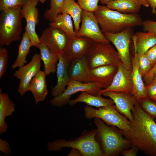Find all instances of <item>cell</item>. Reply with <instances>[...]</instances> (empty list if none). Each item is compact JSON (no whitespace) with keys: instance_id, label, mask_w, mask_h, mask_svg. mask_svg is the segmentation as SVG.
<instances>
[{"instance_id":"6da1fadb","label":"cell","mask_w":156,"mask_h":156,"mask_svg":"<svg viewBox=\"0 0 156 156\" xmlns=\"http://www.w3.org/2000/svg\"><path fill=\"white\" fill-rule=\"evenodd\" d=\"M133 121L131 130L123 135L147 155L156 156V122L140 107L138 101L132 111Z\"/></svg>"},{"instance_id":"7a4b0ae2","label":"cell","mask_w":156,"mask_h":156,"mask_svg":"<svg viewBox=\"0 0 156 156\" xmlns=\"http://www.w3.org/2000/svg\"><path fill=\"white\" fill-rule=\"evenodd\" d=\"M93 13L103 33H116L142 25L141 17L138 14L123 13L103 5H99Z\"/></svg>"},{"instance_id":"3957f363","label":"cell","mask_w":156,"mask_h":156,"mask_svg":"<svg viewBox=\"0 0 156 156\" xmlns=\"http://www.w3.org/2000/svg\"><path fill=\"white\" fill-rule=\"evenodd\" d=\"M94 122L97 128L96 139L104 156L118 155L132 146V142L125 139L116 127L106 125L98 118H94Z\"/></svg>"},{"instance_id":"277c9868","label":"cell","mask_w":156,"mask_h":156,"mask_svg":"<svg viewBox=\"0 0 156 156\" xmlns=\"http://www.w3.org/2000/svg\"><path fill=\"white\" fill-rule=\"evenodd\" d=\"M96 129L90 131L85 130L74 139L67 140L61 139L48 142L47 150L57 151H61L63 148L68 147L77 149L83 156H104L96 139Z\"/></svg>"},{"instance_id":"5b68a950","label":"cell","mask_w":156,"mask_h":156,"mask_svg":"<svg viewBox=\"0 0 156 156\" xmlns=\"http://www.w3.org/2000/svg\"><path fill=\"white\" fill-rule=\"evenodd\" d=\"M22 7L9 8L0 14V47L8 46L21 39L23 31Z\"/></svg>"},{"instance_id":"8992f818","label":"cell","mask_w":156,"mask_h":156,"mask_svg":"<svg viewBox=\"0 0 156 156\" xmlns=\"http://www.w3.org/2000/svg\"><path fill=\"white\" fill-rule=\"evenodd\" d=\"M86 56L89 69L105 65L118 66L122 64L116 49L109 42L92 41Z\"/></svg>"},{"instance_id":"52a82bcc","label":"cell","mask_w":156,"mask_h":156,"mask_svg":"<svg viewBox=\"0 0 156 156\" xmlns=\"http://www.w3.org/2000/svg\"><path fill=\"white\" fill-rule=\"evenodd\" d=\"M84 110L87 119L98 118L107 125L115 126L122 131L131 130V122L119 112L114 104L98 109L87 105L84 107Z\"/></svg>"},{"instance_id":"ba28073f","label":"cell","mask_w":156,"mask_h":156,"mask_svg":"<svg viewBox=\"0 0 156 156\" xmlns=\"http://www.w3.org/2000/svg\"><path fill=\"white\" fill-rule=\"evenodd\" d=\"M107 39L115 47L123 66L131 71L132 60L130 56V46L134 35L133 28L126 29L116 33H103Z\"/></svg>"},{"instance_id":"9c48e42d","label":"cell","mask_w":156,"mask_h":156,"mask_svg":"<svg viewBox=\"0 0 156 156\" xmlns=\"http://www.w3.org/2000/svg\"><path fill=\"white\" fill-rule=\"evenodd\" d=\"M65 90L57 96L50 100L53 106L62 107L68 103L71 96L79 92L85 91L94 95H99L102 89L100 84L96 83H84L76 81H69Z\"/></svg>"},{"instance_id":"30bf717a","label":"cell","mask_w":156,"mask_h":156,"mask_svg":"<svg viewBox=\"0 0 156 156\" xmlns=\"http://www.w3.org/2000/svg\"><path fill=\"white\" fill-rule=\"evenodd\" d=\"M41 60L40 54L36 53L29 63L19 67L13 74V76L20 81L17 91L21 96L28 91L31 80L40 70Z\"/></svg>"},{"instance_id":"8fae6325","label":"cell","mask_w":156,"mask_h":156,"mask_svg":"<svg viewBox=\"0 0 156 156\" xmlns=\"http://www.w3.org/2000/svg\"><path fill=\"white\" fill-rule=\"evenodd\" d=\"M39 38L40 43L46 45L54 55L58 56L65 53L68 36L61 30L49 26Z\"/></svg>"},{"instance_id":"7c38bea8","label":"cell","mask_w":156,"mask_h":156,"mask_svg":"<svg viewBox=\"0 0 156 156\" xmlns=\"http://www.w3.org/2000/svg\"><path fill=\"white\" fill-rule=\"evenodd\" d=\"M81 24L76 37H85L95 42L110 43L102 33L93 12L82 10Z\"/></svg>"},{"instance_id":"4fadbf2b","label":"cell","mask_w":156,"mask_h":156,"mask_svg":"<svg viewBox=\"0 0 156 156\" xmlns=\"http://www.w3.org/2000/svg\"><path fill=\"white\" fill-rule=\"evenodd\" d=\"M38 0H28L21 8V13L26 21L25 31L30 38L32 46L37 48L40 43L36 31V27L39 22L38 10L36 6Z\"/></svg>"},{"instance_id":"5bb4252c","label":"cell","mask_w":156,"mask_h":156,"mask_svg":"<svg viewBox=\"0 0 156 156\" xmlns=\"http://www.w3.org/2000/svg\"><path fill=\"white\" fill-rule=\"evenodd\" d=\"M102 95L111 99L115 103L118 111L126 116L131 122H133L132 111L137 101L131 94L108 91L103 93Z\"/></svg>"},{"instance_id":"9a60e30c","label":"cell","mask_w":156,"mask_h":156,"mask_svg":"<svg viewBox=\"0 0 156 156\" xmlns=\"http://www.w3.org/2000/svg\"><path fill=\"white\" fill-rule=\"evenodd\" d=\"M130 73L131 71L127 69L122 64H119L111 84L106 89H102L99 95L101 96L103 93L108 91L131 94L133 86Z\"/></svg>"},{"instance_id":"2e32d148","label":"cell","mask_w":156,"mask_h":156,"mask_svg":"<svg viewBox=\"0 0 156 156\" xmlns=\"http://www.w3.org/2000/svg\"><path fill=\"white\" fill-rule=\"evenodd\" d=\"M118 67L113 65H105L90 69L88 82L99 83L102 88L106 89L111 84Z\"/></svg>"},{"instance_id":"e0dca14e","label":"cell","mask_w":156,"mask_h":156,"mask_svg":"<svg viewBox=\"0 0 156 156\" xmlns=\"http://www.w3.org/2000/svg\"><path fill=\"white\" fill-rule=\"evenodd\" d=\"M68 36L64 53L69 62L75 59L86 56L92 41L85 37H72Z\"/></svg>"},{"instance_id":"ac0fdd59","label":"cell","mask_w":156,"mask_h":156,"mask_svg":"<svg viewBox=\"0 0 156 156\" xmlns=\"http://www.w3.org/2000/svg\"><path fill=\"white\" fill-rule=\"evenodd\" d=\"M58 56L56 70L57 81L56 85L52 88L51 94L53 97L62 93L69 81L68 73L69 62L65 53L60 54Z\"/></svg>"},{"instance_id":"d6986e66","label":"cell","mask_w":156,"mask_h":156,"mask_svg":"<svg viewBox=\"0 0 156 156\" xmlns=\"http://www.w3.org/2000/svg\"><path fill=\"white\" fill-rule=\"evenodd\" d=\"M89 69L86 56L72 60L69 62L68 68L69 81L76 80L88 82Z\"/></svg>"},{"instance_id":"ffe728a7","label":"cell","mask_w":156,"mask_h":156,"mask_svg":"<svg viewBox=\"0 0 156 156\" xmlns=\"http://www.w3.org/2000/svg\"><path fill=\"white\" fill-rule=\"evenodd\" d=\"M134 52V56L131 59L132 68L130 73L133 86L131 94L138 101L141 99L147 97L145 84L139 69L136 53Z\"/></svg>"},{"instance_id":"44dd1931","label":"cell","mask_w":156,"mask_h":156,"mask_svg":"<svg viewBox=\"0 0 156 156\" xmlns=\"http://www.w3.org/2000/svg\"><path fill=\"white\" fill-rule=\"evenodd\" d=\"M44 71L40 70L31 80L28 88L34 98L35 103L37 104L43 101L48 94L46 77Z\"/></svg>"},{"instance_id":"7402d4cb","label":"cell","mask_w":156,"mask_h":156,"mask_svg":"<svg viewBox=\"0 0 156 156\" xmlns=\"http://www.w3.org/2000/svg\"><path fill=\"white\" fill-rule=\"evenodd\" d=\"M134 50L138 53L145 54L156 44V36L149 32L138 31L132 37Z\"/></svg>"},{"instance_id":"603a6c76","label":"cell","mask_w":156,"mask_h":156,"mask_svg":"<svg viewBox=\"0 0 156 156\" xmlns=\"http://www.w3.org/2000/svg\"><path fill=\"white\" fill-rule=\"evenodd\" d=\"M80 102L84 103L87 105L98 108L114 104V101L111 99H105L102 97L101 96L94 95L85 91L81 92L77 98L70 99L68 103L70 105L73 106Z\"/></svg>"},{"instance_id":"cb8c5ba5","label":"cell","mask_w":156,"mask_h":156,"mask_svg":"<svg viewBox=\"0 0 156 156\" xmlns=\"http://www.w3.org/2000/svg\"><path fill=\"white\" fill-rule=\"evenodd\" d=\"M82 9L75 0H64L58 11L60 13H66L72 17L74 25V30L77 33L80 27Z\"/></svg>"},{"instance_id":"d4e9b609","label":"cell","mask_w":156,"mask_h":156,"mask_svg":"<svg viewBox=\"0 0 156 156\" xmlns=\"http://www.w3.org/2000/svg\"><path fill=\"white\" fill-rule=\"evenodd\" d=\"M15 104L10 99L8 94L0 93V134L5 133L8 126L5 121L6 117L12 115L15 110Z\"/></svg>"},{"instance_id":"484cf974","label":"cell","mask_w":156,"mask_h":156,"mask_svg":"<svg viewBox=\"0 0 156 156\" xmlns=\"http://www.w3.org/2000/svg\"><path fill=\"white\" fill-rule=\"evenodd\" d=\"M37 48L40 51L41 60L44 63V71L46 76L54 73L56 70L58 56L52 53L47 47L43 43H40Z\"/></svg>"},{"instance_id":"4316f807","label":"cell","mask_w":156,"mask_h":156,"mask_svg":"<svg viewBox=\"0 0 156 156\" xmlns=\"http://www.w3.org/2000/svg\"><path fill=\"white\" fill-rule=\"evenodd\" d=\"M106 5L110 9L124 14H137L142 6L137 0H112Z\"/></svg>"},{"instance_id":"83f0119b","label":"cell","mask_w":156,"mask_h":156,"mask_svg":"<svg viewBox=\"0 0 156 156\" xmlns=\"http://www.w3.org/2000/svg\"><path fill=\"white\" fill-rule=\"evenodd\" d=\"M32 44L29 36L25 31L18 45V53L17 57L11 66L12 68L14 69L24 66L27 62V56L29 53Z\"/></svg>"},{"instance_id":"f1b7e54d","label":"cell","mask_w":156,"mask_h":156,"mask_svg":"<svg viewBox=\"0 0 156 156\" xmlns=\"http://www.w3.org/2000/svg\"><path fill=\"white\" fill-rule=\"evenodd\" d=\"M71 16L66 13H60L54 20L49 23V26L58 28L70 37H76Z\"/></svg>"},{"instance_id":"f546056e","label":"cell","mask_w":156,"mask_h":156,"mask_svg":"<svg viewBox=\"0 0 156 156\" xmlns=\"http://www.w3.org/2000/svg\"><path fill=\"white\" fill-rule=\"evenodd\" d=\"M138 102L144 112L153 119H156V102L146 98L141 99Z\"/></svg>"},{"instance_id":"4dcf8cb0","label":"cell","mask_w":156,"mask_h":156,"mask_svg":"<svg viewBox=\"0 0 156 156\" xmlns=\"http://www.w3.org/2000/svg\"><path fill=\"white\" fill-rule=\"evenodd\" d=\"M49 9L44 14V18L50 23L53 22L58 14L59 10L64 0H50Z\"/></svg>"},{"instance_id":"1f68e13d","label":"cell","mask_w":156,"mask_h":156,"mask_svg":"<svg viewBox=\"0 0 156 156\" xmlns=\"http://www.w3.org/2000/svg\"><path fill=\"white\" fill-rule=\"evenodd\" d=\"M136 54L138 67L143 78L149 72L153 67L145 54L138 53L134 50Z\"/></svg>"},{"instance_id":"d6a6232c","label":"cell","mask_w":156,"mask_h":156,"mask_svg":"<svg viewBox=\"0 0 156 156\" xmlns=\"http://www.w3.org/2000/svg\"><path fill=\"white\" fill-rule=\"evenodd\" d=\"M28 0H0V11H3L9 8L16 7H22Z\"/></svg>"},{"instance_id":"836d02e7","label":"cell","mask_w":156,"mask_h":156,"mask_svg":"<svg viewBox=\"0 0 156 156\" xmlns=\"http://www.w3.org/2000/svg\"><path fill=\"white\" fill-rule=\"evenodd\" d=\"M8 52L5 47H0V78L6 72L8 63Z\"/></svg>"},{"instance_id":"e575fe53","label":"cell","mask_w":156,"mask_h":156,"mask_svg":"<svg viewBox=\"0 0 156 156\" xmlns=\"http://www.w3.org/2000/svg\"><path fill=\"white\" fill-rule=\"evenodd\" d=\"M83 10L94 12L98 8L99 0H75Z\"/></svg>"},{"instance_id":"d590c367","label":"cell","mask_w":156,"mask_h":156,"mask_svg":"<svg viewBox=\"0 0 156 156\" xmlns=\"http://www.w3.org/2000/svg\"><path fill=\"white\" fill-rule=\"evenodd\" d=\"M147 99L156 102V81L153 80L149 83L145 85Z\"/></svg>"},{"instance_id":"8d00e7d4","label":"cell","mask_w":156,"mask_h":156,"mask_svg":"<svg viewBox=\"0 0 156 156\" xmlns=\"http://www.w3.org/2000/svg\"><path fill=\"white\" fill-rule=\"evenodd\" d=\"M144 31L151 32L156 36V21L150 20L142 21V25Z\"/></svg>"},{"instance_id":"74e56055","label":"cell","mask_w":156,"mask_h":156,"mask_svg":"<svg viewBox=\"0 0 156 156\" xmlns=\"http://www.w3.org/2000/svg\"><path fill=\"white\" fill-rule=\"evenodd\" d=\"M145 54L153 66L156 63V44L151 48Z\"/></svg>"},{"instance_id":"f35d334b","label":"cell","mask_w":156,"mask_h":156,"mask_svg":"<svg viewBox=\"0 0 156 156\" xmlns=\"http://www.w3.org/2000/svg\"><path fill=\"white\" fill-rule=\"evenodd\" d=\"M0 151L1 153L8 155L11 153V150L9 143L6 140L0 138Z\"/></svg>"},{"instance_id":"ab89813d","label":"cell","mask_w":156,"mask_h":156,"mask_svg":"<svg viewBox=\"0 0 156 156\" xmlns=\"http://www.w3.org/2000/svg\"><path fill=\"white\" fill-rule=\"evenodd\" d=\"M139 150L137 146L133 144L131 148L123 150L120 154L124 156H136Z\"/></svg>"},{"instance_id":"60d3db41","label":"cell","mask_w":156,"mask_h":156,"mask_svg":"<svg viewBox=\"0 0 156 156\" xmlns=\"http://www.w3.org/2000/svg\"><path fill=\"white\" fill-rule=\"evenodd\" d=\"M156 73V63L153 66L149 72L143 78L144 82L146 85L149 83L153 80V75Z\"/></svg>"},{"instance_id":"b9f144b4","label":"cell","mask_w":156,"mask_h":156,"mask_svg":"<svg viewBox=\"0 0 156 156\" xmlns=\"http://www.w3.org/2000/svg\"><path fill=\"white\" fill-rule=\"evenodd\" d=\"M149 5L151 8L152 14L156 15V0H148Z\"/></svg>"},{"instance_id":"7bdbcfd3","label":"cell","mask_w":156,"mask_h":156,"mask_svg":"<svg viewBox=\"0 0 156 156\" xmlns=\"http://www.w3.org/2000/svg\"><path fill=\"white\" fill-rule=\"evenodd\" d=\"M68 156H83V155L81 152L79 150L75 148H71V149Z\"/></svg>"},{"instance_id":"ee69618b","label":"cell","mask_w":156,"mask_h":156,"mask_svg":"<svg viewBox=\"0 0 156 156\" xmlns=\"http://www.w3.org/2000/svg\"><path fill=\"white\" fill-rule=\"evenodd\" d=\"M142 5L145 7H148L149 6L148 0H137Z\"/></svg>"},{"instance_id":"f6af8a7d","label":"cell","mask_w":156,"mask_h":156,"mask_svg":"<svg viewBox=\"0 0 156 156\" xmlns=\"http://www.w3.org/2000/svg\"><path fill=\"white\" fill-rule=\"evenodd\" d=\"M112 0H99L100 3L103 5H106L109 1Z\"/></svg>"},{"instance_id":"bcb514c9","label":"cell","mask_w":156,"mask_h":156,"mask_svg":"<svg viewBox=\"0 0 156 156\" xmlns=\"http://www.w3.org/2000/svg\"><path fill=\"white\" fill-rule=\"evenodd\" d=\"M40 2L42 3H44V2L47 0H38Z\"/></svg>"},{"instance_id":"7dc6e473","label":"cell","mask_w":156,"mask_h":156,"mask_svg":"<svg viewBox=\"0 0 156 156\" xmlns=\"http://www.w3.org/2000/svg\"><path fill=\"white\" fill-rule=\"evenodd\" d=\"M153 80H154L156 81V73L153 75Z\"/></svg>"},{"instance_id":"c3c4849f","label":"cell","mask_w":156,"mask_h":156,"mask_svg":"<svg viewBox=\"0 0 156 156\" xmlns=\"http://www.w3.org/2000/svg\"><path fill=\"white\" fill-rule=\"evenodd\" d=\"M155 121L156 122V120H155Z\"/></svg>"}]
</instances>
